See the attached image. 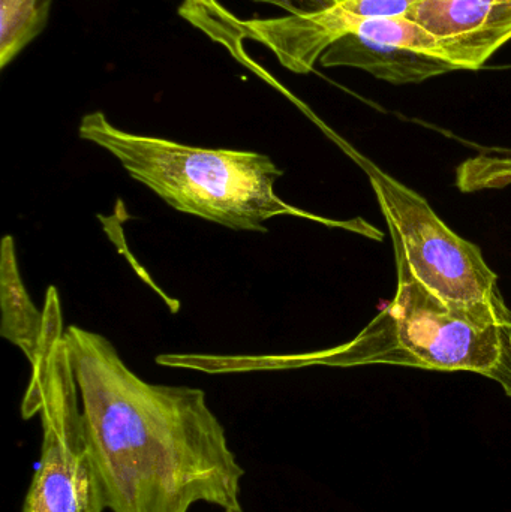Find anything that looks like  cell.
<instances>
[{
  "instance_id": "cell-1",
  "label": "cell",
  "mask_w": 511,
  "mask_h": 512,
  "mask_svg": "<svg viewBox=\"0 0 511 512\" xmlns=\"http://www.w3.org/2000/svg\"><path fill=\"white\" fill-rule=\"evenodd\" d=\"M65 340L108 510L245 512V471L203 390L143 381L102 334L71 325Z\"/></svg>"
},
{
  "instance_id": "cell-2",
  "label": "cell",
  "mask_w": 511,
  "mask_h": 512,
  "mask_svg": "<svg viewBox=\"0 0 511 512\" xmlns=\"http://www.w3.org/2000/svg\"><path fill=\"white\" fill-rule=\"evenodd\" d=\"M398 289L390 306L338 348L299 358L302 366L393 364L494 379L511 397V310L501 303L465 304L432 294L396 252Z\"/></svg>"
},
{
  "instance_id": "cell-3",
  "label": "cell",
  "mask_w": 511,
  "mask_h": 512,
  "mask_svg": "<svg viewBox=\"0 0 511 512\" xmlns=\"http://www.w3.org/2000/svg\"><path fill=\"white\" fill-rule=\"evenodd\" d=\"M78 135L111 153L132 179L177 212L252 233H267L266 222L282 215L324 222L278 197L275 185L284 171L261 153L132 134L114 126L102 111L86 114Z\"/></svg>"
},
{
  "instance_id": "cell-4",
  "label": "cell",
  "mask_w": 511,
  "mask_h": 512,
  "mask_svg": "<svg viewBox=\"0 0 511 512\" xmlns=\"http://www.w3.org/2000/svg\"><path fill=\"white\" fill-rule=\"evenodd\" d=\"M44 333L21 402L41 417V457L21 512H104V483L84 430L80 393L66 346L59 292L45 294Z\"/></svg>"
},
{
  "instance_id": "cell-5",
  "label": "cell",
  "mask_w": 511,
  "mask_h": 512,
  "mask_svg": "<svg viewBox=\"0 0 511 512\" xmlns=\"http://www.w3.org/2000/svg\"><path fill=\"white\" fill-rule=\"evenodd\" d=\"M366 171L387 221L396 252L432 294L455 303H501L498 276L482 251L453 233L425 198L384 173L359 153L350 152Z\"/></svg>"
},
{
  "instance_id": "cell-6",
  "label": "cell",
  "mask_w": 511,
  "mask_h": 512,
  "mask_svg": "<svg viewBox=\"0 0 511 512\" xmlns=\"http://www.w3.org/2000/svg\"><path fill=\"white\" fill-rule=\"evenodd\" d=\"M318 63L362 69L392 84H417L458 71L444 59L431 33L405 15L360 21Z\"/></svg>"
},
{
  "instance_id": "cell-7",
  "label": "cell",
  "mask_w": 511,
  "mask_h": 512,
  "mask_svg": "<svg viewBox=\"0 0 511 512\" xmlns=\"http://www.w3.org/2000/svg\"><path fill=\"white\" fill-rule=\"evenodd\" d=\"M417 0H339L309 14L242 21L243 38L260 42L294 74H309L324 51L360 21L405 15Z\"/></svg>"
},
{
  "instance_id": "cell-8",
  "label": "cell",
  "mask_w": 511,
  "mask_h": 512,
  "mask_svg": "<svg viewBox=\"0 0 511 512\" xmlns=\"http://www.w3.org/2000/svg\"><path fill=\"white\" fill-rule=\"evenodd\" d=\"M405 17L431 33L458 71H479L511 41V0H417Z\"/></svg>"
},
{
  "instance_id": "cell-9",
  "label": "cell",
  "mask_w": 511,
  "mask_h": 512,
  "mask_svg": "<svg viewBox=\"0 0 511 512\" xmlns=\"http://www.w3.org/2000/svg\"><path fill=\"white\" fill-rule=\"evenodd\" d=\"M0 336L21 349L30 366L35 363L44 333V310L36 309L21 279L15 240L0 243Z\"/></svg>"
},
{
  "instance_id": "cell-10",
  "label": "cell",
  "mask_w": 511,
  "mask_h": 512,
  "mask_svg": "<svg viewBox=\"0 0 511 512\" xmlns=\"http://www.w3.org/2000/svg\"><path fill=\"white\" fill-rule=\"evenodd\" d=\"M51 0H0V68H6L47 24Z\"/></svg>"
},
{
  "instance_id": "cell-11",
  "label": "cell",
  "mask_w": 511,
  "mask_h": 512,
  "mask_svg": "<svg viewBox=\"0 0 511 512\" xmlns=\"http://www.w3.org/2000/svg\"><path fill=\"white\" fill-rule=\"evenodd\" d=\"M180 14L213 41L228 48L236 59L248 62V54L243 50L242 20L234 17L218 0H183Z\"/></svg>"
},
{
  "instance_id": "cell-12",
  "label": "cell",
  "mask_w": 511,
  "mask_h": 512,
  "mask_svg": "<svg viewBox=\"0 0 511 512\" xmlns=\"http://www.w3.org/2000/svg\"><path fill=\"white\" fill-rule=\"evenodd\" d=\"M254 2L270 3L285 9L288 14H309L333 5L339 0H254Z\"/></svg>"
}]
</instances>
